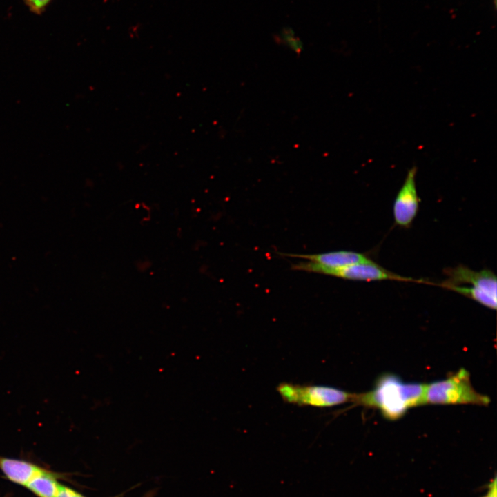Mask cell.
I'll use <instances>...</instances> for the list:
<instances>
[{
    "label": "cell",
    "mask_w": 497,
    "mask_h": 497,
    "mask_svg": "<svg viewBox=\"0 0 497 497\" xmlns=\"http://www.w3.org/2000/svg\"><path fill=\"white\" fill-rule=\"evenodd\" d=\"M0 469L10 480L26 485L42 469L28 462L0 456Z\"/></svg>",
    "instance_id": "obj_8"
},
{
    "label": "cell",
    "mask_w": 497,
    "mask_h": 497,
    "mask_svg": "<svg viewBox=\"0 0 497 497\" xmlns=\"http://www.w3.org/2000/svg\"><path fill=\"white\" fill-rule=\"evenodd\" d=\"M444 273L446 280L432 284L456 292L489 309H496L497 279L492 271L484 269L476 271L460 264L445 269Z\"/></svg>",
    "instance_id": "obj_2"
},
{
    "label": "cell",
    "mask_w": 497,
    "mask_h": 497,
    "mask_svg": "<svg viewBox=\"0 0 497 497\" xmlns=\"http://www.w3.org/2000/svg\"><path fill=\"white\" fill-rule=\"evenodd\" d=\"M490 398L475 390L470 374L464 368L445 379L426 384L425 404L486 406Z\"/></svg>",
    "instance_id": "obj_3"
},
{
    "label": "cell",
    "mask_w": 497,
    "mask_h": 497,
    "mask_svg": "<svg viewBox=\"0 0 497 497\" xmlns=\"http://www.w3.org/2000/svg\"><path fill=\"white\" fill-rule=\"evenodd\" d=\"M284 255L308 260L293 264L294 269L321 274L327 270L337 269L371 260L363 253L351 251H337L307 255Z\"/></svg>",
    "instance_id": "obj_5"
},
{
    "label": "cell",
    "mask_w": 497,
    "mask_h": 497,
    "mask_svg": "<svg viewBox=\"0 0 497 497\" xmlns=\"http://www.w3.org/2000/svg\"><path fill=\"white\" fill-rule=\"evenodd\" d=\"M426 384L405 382L393 373L380 376L373 388L355 393L353 403L378 409L387 420H396L407 410L425 404Z\"/></svg>",
    "instance_id": "obj_1"
},
{
    "label": "cell",
    "mask_w": 497,
    "mask_h": 497,
    "mask_svg": "<svg viewBox=\"0 0 497 497\" xmlns=\"http://www.w3.org/2000/svg\"><path fill=\"white\" fill-rule=\"evenodd\" d=\"M276 390L282 400L299 406L329 407L353 402L355 393L323 385H300L282 382Z\"/></svg>",
    "instance_id": "obj_4"
},
{
    "label": "cell",
    "mask_w": 497,
    "mask_h": 497,
    "mask_svg": "<svg viewBox=\"0 0 497 497\" xmlns=\"http://www.w3.org/2000/svg\"><path fill=\"white\" fill-rule=\"evenodd\" d=\"M482 497H497V478L496 475L487 485V493Z\"/></svg>",
    "instance_id": "obj_12"
},
{
    "label": "cell",
    "mask_w": 497,
    "mask_h": 497,
    "mask_svg": "<svg viewBox=\"0 0 497 497\" xmlns=\"http://www.w3.org/2000/svg\"><path fill=\"white\" fill-rule=\"evenodd\" d=\"M416 172L415 166L409 169L393 202L394 222L400 227H410L418 212L420 198L416 188Z\"/></svg>",
    "instance_id": "obj_6"
},
{
    "label": "cell",
    "mask_w": 497,
    "mask_h": 497,
    "mask_svg": "<svg viewBox=\"0 0 497 497\" xmlns=\"http://www.w3.org/2000/svg\"><path fill=\"white\" fill-rule=\"evenodd\" d=\"M28 10L35 14H43L52 0H23Z\"/></svg>",
    "instance_id": "obj_10"
},
{
    "label": "cell",
    "mask_w": 497,
    "mask_h": 497,
    "mask_svg": "<svg viewBox=\"0 0 497 497\" xmlns=\"http://www.w3.org/2000/svg\"><path fill=\"white\" fill-rule=\"evenodd\" d=\"M56 497H85L81 494L68 488L61 485L59 491Z\"/></svg>",
    "instance_id": "obj_11"
},
{
    "label": "cell",
    "mask_w": 497,
    "mask_h": 497,
    "mask_svg": "<svg viewBox=\"0 0 497 497\" xmlns=\"http://www.w3.org/2000/svg\"><path fill=\"white\" fill-rule=\"evenodd\" d=\"M61 485L53 475L43 469L26 485L39 497H56Z\"/></svg>",
    "instance_id": "obj_9"
},
{
    "label": "cell",
    "mask_w": 497,
    "mask_h": 497,
    "mask_svg": "<svg viewBox=\"0 0 497 497\" xmlns=\"http://www.w3.org/2000/svg\"><path fill=\"white\" fill-rule=\"evenodd\" d=\"M323 274L357 281L394 280L409 282H423L426 284L427 282L421 280H415L396 274L384 269L371 260L337 269L327 270L324 271Z\"/></svg>",
    "instance_id": "obj_7"
}]
</instances>
